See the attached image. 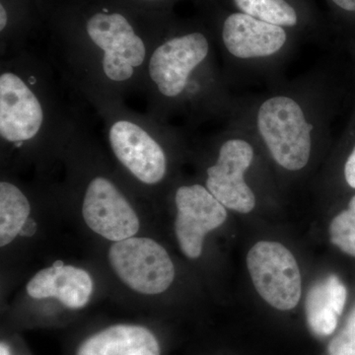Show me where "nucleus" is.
I'll use <instances>...</instances> for the list:
<instances>
[{"instance_id":"obj_7","label":"nucleus","mask_w":355,"mask_h":355,"mask_svg":"<svg viewBox=\"0 0 355 355\" xmlns=\"http://www.w3.org/2000/svg\"><path fill=\"white\" fill-rule=\"evenodd\" d=\"M257 291L272 307L293 309L302 292L300 270L291 251L279 243H257L247 257Z\"/></svg>"},{"instance_id":"obj_11","label":"nucleus","mask_w":355,"mask_h":355,"mask_svg":"<svg viewBox=\"0 0 355 355\" xmlns=\"http://www.w3.org/2000/svg\"><path fill=\"white\" fill-rule=\"evenodd\" d=\"M222 40L226 50L236 58H263L277 53L284 46L286 33L280 26L248 14L236 13L224 22Z\"/></svg>"},{"instance_id":"obj_5","label":"nucleus","mask_w":355,"mask_h":355,"mask_svg":"<svg viewBox=\"0 0 355 355\" xmlns=\"http://www.w3.org/2000/svg\"><path fill=\"white\" fill-rule=\"evenodd\" d=\"M258 127L273 159L291 171L307 165L311 154V130L297 103L288 97L270 98L261 105Z\"/></svg>"},{"instance_id":"obj_9","label":"nucleus","mask_w":355,"mask_h":355,"mask_svg":"<svg viewBox=\"0 0 355 355\" xmlns=\"http://www.w3.org/2000/svg\"><path fill=\"white\" fill-rule=\"evenodd\" d=\"M177 207L175 233L182 252L188 258L202 254L203 240L227 218L225 207L202 184L181 186L175 193Z\"/></svg>"},{"instance_id":"obj_15","label":"nucleus","mask_w":355,"mask_h":355,"mask_svg":"<svg viewBox=\"0 0 355 355\" xmlns=\"http://www.w3.org/2000/svg\"><path fill=\"white\" fill-rule=\"evenodd\" d=\"M31 203L24 191L13 182H0V246L4 247L20 234L30 218Z\"/></svg>"},{"instance_id":"obj_12","label":"nucleus","mask_w":355,"mask_h":355,"mask_svg":"<svg viewBox=\"0 0 355 355\" xmlns=\"http://www.w3.org/2000/svg\"><path fill=\"white\" fill-rule=\"evenodd\" d=\"M28 295L34 299L55 298L69 309H81L93 292V280L83 268L64 266L57 261L34 275L26 286Z\"/></svg>"},{"instance_id":"obj_6","label":"nucleus","mask_w":355,"mask_h":355,"mask_svg":"<svg viewBox=\"0 0 355 355\" xmlns=\"http://www.w3.org/2000/svg\"><path fill=\"white\" fill-rule=\"evenodd\" d=\"M109 261L121 282L132 291L155 295L167 291L175 279V266L167 251L146 237L114 242Z\"/></svg>"},{"instance_id":"obj_22","label":"nucleus","mask_w":355,"mask_h":355,"mask_svg":"<svg viewBox=\"0 0 355 355\" xmlns=\"http://www.w3.org/2000/svg\"><path fill=\"white\" fill-rule=\"evenodd\" d=\"M0 355H10V350L6 343H1L0 345Z\"/></svg>"},{"instance_id":"obj_10","label":"nucleus","mask_w":355,"mask_h":355,"mask_svg":"<svg viewBox=\"0 0 355 355\" xmlns=\"http://www.w3.org/2000/svg\"><path fill=\"white\" fill-rule=\"evenodd\" d=\"M253 157V147L248 142L230 139L219 148L216 162L207 168V189L226 209L240 214L254 209L256 198L244 180Z\"/></svg>"},{"instance_id":"obj_20","label":"nucleus","mask_w":355,"mask_h":355,"mask_svg":"<svg viewBox=\"0 0 355 355\" xmlns=\"http://www.w3.org/2000/svg\"><path fill=\"white\" fill-rule=\"evenodd\" d=\"M36 223L33 219H28L27 222H26L25 225L23 226L22 230H21L20 235L21 236H32L34 234L35 231H36Z\"/></svg>"},{"instance_id":"obj_21","label":"nucleus","mask_w":355,"mask_h":355,"mask_svg":"<svg viewBox=\"0 0 355 355\" xmlns=\"http://www.w3.org/2000/svg\"><path fill=\"white\" fill-rule=\"evenodd\" d=\"M334 2L347 11H355V0H333Z\"/></svg>"},{"instance_id":"obj_4","label":"nucleus","mask_w":355,"mask_h":355,"mask_svg":"<svg viewBox=\"0 0 355 355\" xmlns=\"http://www.w3.org/2000/svg\"><path fill=\"white\" fill-rule=\"evenodd\" d=\"M209 40L200 32L170 37L156 44L147 60L140 89L149 116L165 123L175 105L200 90L195 76L209 58Z\"/></svg>"},{"instance_id":"obj_19","label":"nucleus","mask_w":355,"mask_h":355,"mask_svg":"<svg viewBox=\"0 0 355 355\" xmlns=\"http://www.w3.org/2000/svg\"><path fill=\"white\" fill-rule=\"evenodd\" d=\"M345 176L347 184L355 189V147L345 163Z\"/></svg>"},{"instance_id":"obj_14","label":"nucleus","mask_w":355,"mask_h":355,"mask_svg":"<svg viewBox=\"0 0 355 355\" xmlns=\"http://www.w3.org/2000/svg\"><path fill=\"white\" fill-rule=\"evenodd\" d=\"M347 296L345 284L336 275H331L311 287L306 299V316L314 335L327 336L335 331Z\"/></svg>"},{"instance_id":"obj_16","label":"nucleus","mask_w":355,"mask_h":355,"mask_svg":"<svg viewBox=\"0 0 355 355\" xmlns=\"http://www.w3.org/2000/svg\"><path fill=\"white\" fill-rule=\"evenodd\" d=\"M236 6L245 14L263 22L277 26H294L297 14L284 0H234Z\"/></svg>"},{"instance_id":"obj_8","label":"nucleus","mask_w":355,"mask_h":355,"mask_svg":"<svg viewBox=\"0 0 355 355\" xmlns=\"http://www.w3.org/2000/svg\"><path fill=\"white\" fill-rule=\"evenodd\" d=\"M81 210L88 227L109 241H123L139 232L137 212L120 187L106 175L89 178Z\"/></svg>"},{"instance_id":"obj_1","label":"nucleus","mask_w":355,"mask_h":355,"mask_svg":"<svg viewBox=\"0 0 355 355\" xmlns=\"http://www.w3.org/2000/svg\"><path fill=\"white\" fill-rule=\"evenodd\" d=\"M83 105L51 53L26 46L0 57L2 148L67 151L86 121Z\"/></svg>"},{"instance_id":"obj_17","label":"nucleus","mask_w":355,"mask_h":355,"mask_svg":"<svg viewBox=\"0 0 355 355\" xmlns=\"http://www.w3.org/2000/svg\"><path fill=\"white\" fill-rule=\"evenodd\" d=\"M330 235L333 244L355 258V196L350 200L349 209L331 221Z\"/></svg>"},{"instance_id":"obj_3","label":"nucleus","mask_w":355,"mask_h":355,"mask_svg":"<svg viewBox=\"0 0 355 355\" xmlns=\"http://www.w3.org/2000/svg\"><path fill=\"white\" fill-rule=\"evenodd\" d=\"M102 121L110 150L119 164L139 183L155 187L163 183L169 168L165 123L147 113L128 108L125 102L93 105Z\"/></svg>"},{"instance_id":"obj_2","label":"nucleus","mask_w":355,"mask_h":355,"mask_svg":"<svg viewBox=\"0 0 355 355\" xmlns=\"http://www.w3.org/2000/svg\"><path fill=\"white\" fill-rule=\"evenodd\" d=\"M127 14L102 7L80 27L65 30L50 51L60 71L88 106L125 102L140 93L147 60L158 43Z\"/></svg>"},{"instance_id":"obj_13","label":"nucleus","mask_w":355,"mask_h":355,"mask_svg":"<svg viewBox=\"0 0 355 355\" xmlns=\"http://www.w3.org/2000/svg\"><path fill=\"white\" fill-rule=\"evenodd\" d=\"M76 355H161V349L146 327L114 324L86 338Z\"/></svg>"},{"instance_id":"obj_18","label":"nucleus","mask_w":355,"mask_h":355,"mask_svg":"<svg viewBox=\"0 0 355 355\" xmlns=\"http://www.w3.org/2000/svg\"><path fill=\"white\" fill-rule=\"evenodd\" d=\"M330 355H355V306L347 323L329 345Z\"/></svg>"},{"instance_id":"obj_23","label":"nucleus","mask_w":355,"mask_h":355,"mask_svg":"<svg viewBox=\"0 0 355 355\" xmlns=\"http://www.w3.org/2000/svg\"><path fill=\"white\" fill-rule=\"evenodd\" d=\"M141 1H144V2H155V1H159V0H141Z\"/></svg>"}]
</instances>
